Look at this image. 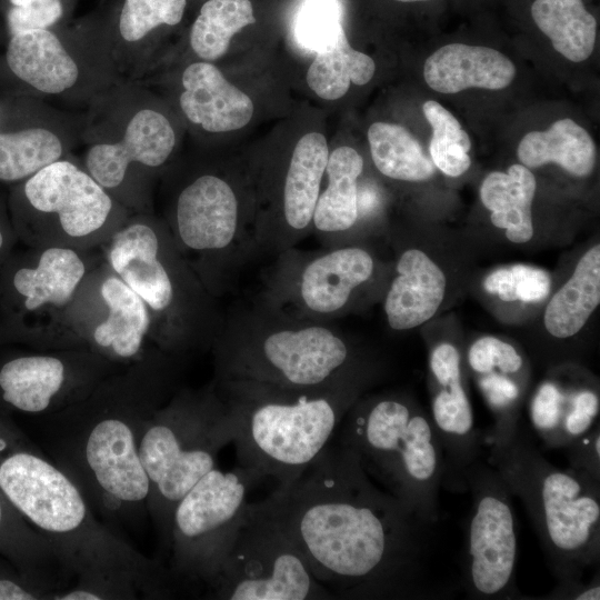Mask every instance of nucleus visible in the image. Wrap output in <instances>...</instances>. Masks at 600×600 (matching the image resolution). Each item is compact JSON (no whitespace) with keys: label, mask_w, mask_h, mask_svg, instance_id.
Returning <instances> with one entry per match:
<instances>
[{"label":"nucleus","mask_w":600,"mask_h":600,"mask_svg":"<svg viewBox=\"0 0 600 600\" xmlns=\"http://www.w3.org/2000/svg\"><path fill=\"white\" fill-rule=\"evenodd\" d=\"M260 503L334 598L439 594L430 579L436 526L380 489L339 441Z\"/></svg>","instance_id":"f257e3e1"},{"label":"nucleus","mask_w":600,"mask_h":600,"mask_svg":"<svg viewBox=\"0 0 600 600\" xmlns=\"http://www.w3.org/2000/svg\"><path fill=\"white\" fill-rule=\"evenodd\" d=\"M179 359L152 353L109 374L78 402L42 416L47 456L100 517L129 521L148 513L139 439L147 419L174 393Z\"/></svg>","instance_id":"f03ea898"},{"label":"nucleus","mask_w":600,"mask_h":600,"mask_svg":"<svg viewBox=\"0 0 600 600\" xmlns=\"http://www.w3.org/2000/svg\"><path fill=\"white\" fill-rule=\"evenodd\" d=\"M0 493L54 549L69 577L136 581L144 597L167 598L173 579L102 524L78 484L41 451L0 426Z\"/></svg>","instance_id":"7ed1b4c3"},{"label":"nucleus","mask_w":600,"mask_h":600,"mask_svg":"<svg viewBox=\"0 0 600 600\" xmlns=\"http://www.w3.org/2000/svg\"><path fill=\"white\" fill-rule=\"evenodd\" d=\"M211 348L216 379L311 390L367 388L376 373L330 322L292 317L258 298L224 318Z\"/></svg>","instance_id":"20e7f679"},{"label":"nucleus","mask_w":600,"mask_h":600,"mask_svg":"<svg viewBox=\"0 0 600 600\" xmlns=\"http://www.w3.org/2000/svg\"><path fill=\"white\" fill-rule=\"evenodd\" d=\"M227 406L238 466L284 484L311 464L336 437L363 387L289 389L240 379H216Z\"/></svg>","instance_id":"39448f33"},{"label":"nucleus","mask_w":600,"mask_h":600,"mask_svg":"<svg viewBox=\"0 0 600 600\" xmlns=\"http://www.w3.org/2000/svg\"><path fill=\"white\" fill-rule=\"evenodd\" d=\"M488 462L522 502L557 581L583 579L600 561V481L552 464L519 422L490 441Z\"/></svg>","instance_id":"423d86ee"},{"label":"nucleus","mask_w":600,"mask_h":600,"mask_svg":"<svg viewBox=\"0 0 600 600\" xmlns=\"http://www.w3.org/2000/svg\"><path fill=\"white\" fill-rule=\"evenodd\" d=\"M103 247L108 267L147 304L159 348L182 358L212 347L224 318L168 229L132 221Z\"/></svg>","instance_id":"0eeeda50"},{"label":"nucleus","mask_w":600,"mask_h":600,"mask_svg":"<svg viewBox=\"0 0 600 600\" xmlns=\"http://www.w3.org/2000/svg\"><path fill=\"white\" fill-rule=\"evenodd\" d=\"M336 436L386 491L423 521L438 523L444 454L430 414L416 401L401 393L360 396Z\"/></svg>","instance_id":"6e6552de"},{"label":"nucleus","mask_w":600,"mask_h":600,"mask_svg":"<svg viewBox=\"0 0 600 600\" xmlns=\"http://www.w3.org/2000/svg\"><path fill=\"white\" fill-rule=\"evenodd\" d=\"M231 440L229 411L213 381L174 392L144 422L139 457L149 482L147 509L167 551L177 502L216 468Z\"/></svg>","instance_id":"1a4fd4ad"},{"label":"nucleus","mask_w":600,"mask_h":600,"mask_svg":"<svg viewBox=\"0 0 600 600\" xmlns=\"http://www.w3.org/2000/svg\"><path fill=\"white\" fill-rule=\"evenodd\" d=\"M264 478L236 466L213 468L176 504L168 551L173 580L207 586L219 572L243 520L252 487Z\"/></svg>","instance_id":"9d476101"},{"label":"nucleus","mask_w":600,"mask_h":600,"mask_svg":"<svg viewBox=\"0 0 600 600\" xmlns=\"http://www.w3.org/2000/svg\"><path fill=\"white\" fill-rule=\"evenodd\" d=\"M168 230L216 298L228 289L239 269L258 256L254 232L241 217L237 192L216 174H202L180 191Z\"/></svg>","instance_id":"9b49d317"},{"label":"nucleus","mask_w":600,"mask_h":600,"mask_svg":"<svg viewBox=\"0 0 600 600\" xmlns=\"http://www.w3.org/2000/svg\"><path fill=\"white\" fill-rule=\"evenodd\" d=\"M206 587V598L219 600L334 598L260 501L248 503L232 548Z\"/></svg>","instance_id":"f8f14e48"},{"label":"nucleus","mask_w":600,"mask_h":600,"mask_svg":"<svg viewBox=\"0 0 600 600\" xmlns=\"http://www.w3.org/2000/svg\"><path fill=\"white\" fill-rule=\"evenodd\" d=\"M376 272L373 256L357 244L276 256L258 299L292 317L331 322L344 314Z\"/></svg>","instance_id":"ddd939ff"},{"label":"nucleus","mask_w":600,"mask_h":600,"mask_svg":"<svg viewBox=\"0 0 600 600\" xmlns=\"http://www.w3.org/2000/svg\"><path fill=\"white\" fill-rule=\"evenodd\" d=\"M23 196L36 217L19 237L31 248L86 251L103 244L116 230L110 227L113 201L107 190L69 161L57 160L29 177Z\"/></svg>","instance_id":"4468645a"},{"label":"nucleus","mask_w":600,"mask_h":600,"mask_svg":"<svg viewBox=\"0 0 600 600\" xmlns=\"http://www.w3.org/2000/svg\"><path fill=\"white\" fill-rule=\"evenodd\" d=\"M464 479L472 502L464 541L463 589L471 599L518 598L513 496L488 461L473 462Z\"/></svg>","instance_id":"2eb2a0df"},{"label":"nucleus","mask_w":600,"mask_h":600,"mask_svg":"<svg viewBox=\"0 0 600 600\" xmlns=\"http://www.w3.org/2000/svg\"><path fill=\"white\" fill-rule=\"evenodd\" d=\"M114 364L81 349L16 357L0 367V398L18 411L50 414L87 397Z\"/></svg>","instance_id":"dca6fc26"},{"label":"nucleus","mask_w":600,"mask_h":600,"mask_svg":"<svg viewBox=\"0 0 600 600\" xmlns=\"http://www.w3.org/2000/svg\"><path fill=\"white\" fill-rule=\"evenodd\" d=\"M430 417L444 454L442 486L467 491L466 472L480 459L481 437L476 429L470 398L464 384L461 353L450 342L437 344L429 357Z\"/></svg>","instance_id":"f3484780"},{"label":"nucleus","mask_w":600,"mask_h":600,"mask_svg":"<svg viewBox=\"0 0 600 600\" xmlns=\"http://www.w3.org/2000/svg\"><path fill=\"white\" fill-rule=\"evenodd\" d=\"M328 157L321 133H307L297 142L281 179L278 207L258 234V256L276 257L297 247L312 230Z\"/></svg>","instance_id":"a211bd4d"},{"label":"nucleus","mask_w":600,"mask_h":600,"mask_svg":"<svg viewBox=\"0 0 600 600\" xmlns=\"http://www.w3.org/2000/svg\"><path fill=\"white\" fill-rule=\"evenodd\" d=\"M7 277L8 296L22 318H53L73 309L88 277L84 251L34 247Z\"/></svg>","instance_id":"6ab92c4d"},{"label":"nucleus","mask_w":600,"mask_h":600,"mask_svg":"<svg viewBox=\"0 0 600 600\" xmlns=\"http://www.w3.org/2000/svg\"><path fill=\"white\" fill-rule=\"evenodd\" d=\"M109 270L97 283L104 314L94 321L92 327L80 332L74 349L94 352L116 364H130L152 353L163 352L147 349L148 339H152L157 344L147 304L110 268Z\"/></svg>","instance_id":"aec40b11"},{"label":"nucleus","mask_w":600,"mask_h":600,"mask_svg":"<svg viewBox=\"0 0 600 600\" xmlns=\"http://www.w3.org/2000/svg\"><path fill=\"white\" fill-rule=\"evenodd\" d=\"M176 144L169 120L158 111L137 112L116 143L92 146L86 156L87 172L106 190L119 187L132 162L156 168L163 164Z\"/></svg>","instance_id":"412c9836"},{"label":"nucleus","mask_w":600,"mask_h":600,"mask_svg":"<svg viewBox=\"0 0 600 600\" xmlns=\"http://www.w3.org/2000/svg\"><path fill=\"white\" fill-rule=\"evenodd\" d=\"M599 409L594 387H568L558 379H547L530 400L529 420L544 447L562 449L598 423Z\"/></svg>","instance_id":"4be33fe9"},{"label":"nucleus","mask_w":600,"mask_h":600,"mask_svg":"<svg viewBox=\"0 0 600 600\" xmlns=\"http://www.w3.org/2000/svg\"><path fill=\"white\" fill-rule=\"evenodd\" d=\"M384 298L388 324L397 331L410 330L430 320L446 293V277L423 251L408 249L401 253Z\"/></svg>","instance_id":"5701e85b"},{"label":"nucleus","mask_w":600,"mask_h":600,"mask_svg":"<svg viewBox=\"0 0 600 600\" xmlns=\"http://www.w3.org/2000/svg\"><path fill=\"white\" fill-rule=\"evenodd\" d=\"M180 106L187 118L209 132L244 127L253 114L251 99L209 62H194L182 74Z\"/></svg>","instance_id":"b1692460"},{"label":"nucleus","mask_w":600,"mask_h":600,"mask_svg":"<svg viewBox=\"0 0 600 600\" xmlns=\"http://www.w3.org/2000/svg\"><path fill=\"white\" fill-rule=\"evenodd\" d=\"M517 73L513 62L500 51L464 43L446 44L430 54L423 67L426 83L440 93L469 88L501 90Z\"/></svg>","instance_id":"393cba45"},{"label":"nucleus","mask_w":600,"mask_h":600,"mask_svg":"<svg viewBox=\"0 0 600 600\" xmlns=\"http://www.w3.org/2000/svg\"><path fill=\"white\" fill-rule=\"evenodd\" d=\"M363 171L362 157L351 147H339L328 157L327 188L320 192L312 229L323 247L342 246L346 233L359 221L358 179Z\"/></svg>","instance_id":"a878e982"},{"label":"nucleus","mask_w":600,"mask_h":600,"mask_svg":"<svg viewBox=\"0 0 600 600\" xmlns=\"http://www.w3.org/2000/svg\"><path fill=\"white\" fill-rule=\"evenodd\" d=\"M7 62L18 78L44 93H60L69 89L79 74L74 60L47 29L12 34Z\"/></svg>","instance_id":"bb28decb"},{"label":"nucleus","mask_w":600,"mask_h":600,"mask_svg":"<svg viewBox=\"0 0 600 600\" xmlns=\"http://www.w3.org/2000/svg\"><path fill=\"white\" fill-rule=\"evenodd\" d=\"M537 182L522 164H512L507 172H490L480 186L482 204L491 211L490 220L504 229L513 243L528 242L533 236L531 206Z\"/></svg>","instance_id":"cd10ccee"},{"label":"nucleus","mask_w":600,"mask_h":600,"mask_svg":"<svg viewBox=\"0 0 600 600\" xmlns=\"http://www.w3.org/2000/svg\"><path fill=\"white\" fill-rule=\"evenodd\" d=\"M518 159L528 169L556 163L572 176L584 178L594 169L597 149L589 132L564 118L544 131H530L519 142Z\"/></svg>","instance_id":"c85d7f7f"},{"label":"nucleus","mask_w":600,"mask_h":600,"mask_svg":"<svg viewBox=\"0 0 600 600\" xmlns=\"http://www.w3.org/2000/svg\"><path fill=\"white\" fill-rule=\"evenodd\" d=\"M600 302V246L591 247L578 261L570 279L549 301L543 322L549 334L568 339L586 324Z\"/></svg>","instance_id":"c756f323"},{"label":"nucleus","mask_w":600,"mask_h":600,"mask_svg":"<svg viewBox=\"0 0 600 600\" xmlns=\"http://www.w3.org/2000/svg\"><path fill=\"white\" fill-rule=\"evenodd\" d=\"M531 16L556 51L572 62H582L593 52L596 18L582 0H534Z\"/></svg>","instance_id":"7c9ffc66"},{"label":"nucleus","mask_w":600,"mask_h":600,"mask_svg":"<svg viewBox=\"0 0 600 600\" xmlns=\"http://www.w3.org/2000/svg\"><path fill=\"white\" fill-rule=\"evenodd\" d=\"M374 70L372 58L353 49L341 29L330 46L317 51L307 72V82L320 98L337 100L347 93L351 83H368Z\"/></svg>","instance_id":"2f4dec72"},{"label":"nucleus","mask_w":600,"mask_h":600,"mask_svg":"<svg viewBox=\"0 0 600 600\" xmlns=\"http://www.w3.org/2000/svg\"><path fill=\"white\" fill-rule=\"evenodd\" d=\"M370 153L383 176L400 181H426L434 173V164L418 140L402 126L374 122L368 129Z\"/></svg>","instance_id":"473e14b6"},{"label":"nucleus","mask_w":600,"mask_h":600,"mask_svg":"<svg viewBox=\"0 0 600 600\" xmlns=\"http://www.w3.org/2000/svg\"><path fill=\"white\" fill-rule=\"evenodd\" d=\"M253 8L249 0H208L192 24L190 44L204 60L221 58L234 33L254 23Z\"/></svg>","instance_id":"72a5a7b5"},{"label":"nucleus","mask_w":600,"mask_h":600,"mask_svg":"<svg viewBox=\"0 0 600 600\" xmlns=\"http://www.w3.org/2000/svg\"><path fill=\"white\" fill-rule=\"evenodd\" d=\"M61 154L59 138L47 129L0 133V180L28 179Z\"/></svg>","instance_id":"f704fd0d"},{"label":"nucleus","mask_w":600,"mask_h":600,"mask_svg":"<svg viewBox=\"0 0 600 600\" xmlns=\"http://www.w3.org/2000/svg\"><path fill=\"white\" fill-rule=\"evenodd\" d=\"M423 114L432 128L429 152L432 163L449 177L463 174L471 164V141L458 119L443 106L428 100Z\"/></svg>","instance_id":"c9c22d12"},{"label":"nucleus","mask_w":600,"mask_h":600,"mask_svg":"<svg viewBox=\"0 0 600 600\" xmlns=\"http://www.w3.org/2000/svg\"><path fill=\"white\" fill-rule=\"evenodd\" d=\"M487 292L502 301L540 302L550 292L551 279L542 269L514 264L491 272L483 282Z\"/></svg>","instance_id":"e433bc0d"},{"label":"nucleus","mask_w":600,"mask_h":600,"mask_svg":"<svg viewBox=\"0 0 600 600\" xmlns=\"http://www.w3.org/2000/svg\"><path fill=\"white\" fill-rule=\"evenodd\" d=\"M187 0H124L119 30L122 38L133 42L152 29L178 24L183 16Z\"/></svg>","instance_id":"4c0bfd02"},{"label":"nucleus","mask_w":600,"mask_h":600,"mask_svg":"<svg viewBox=\"0 0 600 600\" xmlns=\"http://www.w3.org/2000/svg\"><path fill=\"white\" fill-rule=\"evenodd\" d=\"M341 29L337 0H307L298 17L296 34L303 47L319 51L330 46Z\"/></svg>","instance_id":"58836bf2"},{"label":"nucleus","mask_w":600,"mask_h":600,"mask_svg":"<svg viewBox=\"0 0 600 600\" xmlns=\"http://www.w3.org/2000/svg\"><path fill=\"white\" fill-rule=\"evenodd\" d=\"M140 593V586L131 579L96 574L76 578L72 586L54 591L51 600H132Z\"/></svg>","instance_id":"ea45409f"},{"label":"nucleus","mask_w":600,"mask_h":600,"mask_svg":"<svg viewBox=\"0 0 600 600\" xmlns=\"http://www.w3.org/2000/svg\"><path fill=\"white\" fill-rule=\"evenodd\" d=\"M467 362L473 373L499 366L511 372L526 371V362L519 351L510 343L496 337L477 339L469 348Z\"/></svg>","instance_id":"a19ab883"},{"label":"nucleus","mask_w":600,"mask_h":600,"mask_svg":"<svg viewBox=\"0 0 600 600\" xmlns=\"http://www.w3.org/2000/svg\"><path fill=\"white\" fill-rule=\"evenodd\" d=\"M62 14L60 0H34L21 7H13L8 14L12 34L27 30L47 29Z\"/></svg>","instance_id":"79ce46f5"},{"label":"nucleus","mask_w":600,"mask_h":600,"mask_svg":"<svg viewBox=\"0 0 600 600\" xmlns=\"http://www.w3.org/2000/svg\"><path fill=\"white\" fill-rule=\"evenodd\" d=\"M569 468L600 481V424L599 422L564 448Z\"/></svg>","instance_id":"37998d69"},{"label":"nucleus","mask_w":600,"mask_h":600,"mask_svg":"<svg viewBox=\"0 0 600 600\" xmlns=\"http://www.w3.org/2000/svg\"><path fill=\"white\" fill-rule=\"evenodd\" d=\"M547 599H570V600H599L600 579L599 574L590 582L583 579L558 581L554 589L546 597Z\"/></svg>","instance_id":"c03bdc74"},{"label":"nucleus","mask_w":600,"mask_h":600,"mask_svg":"<svg viewBox=\"0 0 600 600\" xmlns=\"http://www.w3.org/2000/svg\"><path fill=\"white\" fill-rule=\"evenodd\" d=\"M7 238H8V236H6L4 230L0 226V254L4 251V248H6V244H7V241H8Z\"/></svg>","instance_id":"a18cd8bd"},{"label":"nucleus","mask_w":600,"mask_h":600,"mask_svg":"<svg viewBox=\"0 0 600 600\" xmlns=\"http://www.w3.org/2000/svg\"><path fill=\"white\" fill-rule=\"evenodd\" d=\"M11 3L13 4V7H21V6H24L27 3H30L34 0H10Z\"/></svg>","instance_id":"49530a36"},{"label":"nucleus","mask_w":600,"mask_h":600,"mask_svg":"<svg viewBox=\"0 0 600 600\" xmlns=\"http://www.w3.org/2000/svg\"><path fill=\"white\" fill-rule=\"evenodd\" d=\"M400 2H418V1H428V0H396Z\"/></svg>","instance_id":"de8ad7c7"}]
</instances>
